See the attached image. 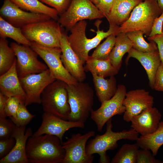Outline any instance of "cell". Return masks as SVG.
<instances>
[{"label": "cell", "instance_id": "cell-2", "mask_svg": "<svg viewBox=\"0 0 163 163\" xmlns=\"http://www.w3.org/2000/svg\"><path fill=\"white\" fill-rule=\"evenodd\" d=\"M101 22V21L98 20L95 23L97 28L96 34L91 39L87 38L86 35L87 23L85 20L78 22L70 30L71 33L67 36L68 41L84 64L89 56L88 53L90 50L97 47L104 38L111 34L116 36L118 34L119 26L111 24H109V28L107 31L101 30L100 25Z\"/></svg>", "mask_w": 163, "mask_h": 163}, {"label": "cell", "instance_id": "cell-26", "mask_svg": "<svg viewBox=\"0 0 163 163\" xmlns=\"http://www.w3.org/2000/svg\"><path fill=\"white\" fill-rule=\"evenodd\" d=\"M136 143L139 148L150 150L154 156L156 155L159 149L163 145V121H161L155 132L146 136H140Z\"/></svg>", "mask_w": 163, "mask_h": 163}, {"label": "cell", "instance_id": "cell-5", "mask_svg": "<svg viewBox=\"0 0 163 163\" xmlns=\"http://www.w3.org/2000/svg\"><path fill=\"white\" fill-rule=\"evenodd\" d=\"M67 90L71 110L69 120L85 123L93 109V88L88 83L78 82L75 85H68Z\"/></svg>", "mask_w": 163, "mask_h": 163}, {"label": "cell", "instance_id": "cell-33", "mask_svg": "<svg viewBox=\"0 0 163 163\" xmlns=\"http://www.w3.org/2000/svg\"><path fill=\"white\" fill-rule=\"evenodd\" d=\"M35 116L29 112L24 103H21L13 122L17 126H26Z\"/></svg>", "mask_w": 163, "mask_h": 163}, {"label": "cell", "instance_id": "cell-36", "mask_svg": "<svg viewBox=\"0 0 163 163\" xmlns=\"http://www.w3.org/2000/svg\"><path fill=\"white\" fill-rule=\"evenodd\" d=\"M162 161L156 159L150 150L142 149L138 151L136 163H161Z\"/></svg>", "mask_w": 163, "mask_h": 163}, {"label": "cell", "instance_id": "cell-3", "mask_svg": "<svg viewBox=\"0 0 163 163\" xmlns=\"http://www.w3.org/2000/svg\"><path fill=\"white\" fill-rule=\"evenodd\" d=\"M112 120L111 118L107 122L105 132L101 135H97L86 146V152L88 155L95 153L99 155L100 163L110 162L106 152L116 148L118 146V141L121 139L136 141L139 137V134L132 128L120 132L113 131Z\"/></svg>", "mask_w": 163, "mask_h": 163}, {"label": "cell", "instance_id": "cell-22", "mask_svg": "<svg viewBox=\"0 0 163 163\" xmlns=\"http://www.w3.org/2000/svg\"><path fill=\"white\" fill-rule=\"evenodd\" d=\"M142 0H114L110 12L106 18L109 24L118 26L128 18L134 8Z\"/></svg>", "mask_w": 163, "mask_h": 163}, {"label": "cell", "instance_id": "cell-15", "mask_svg": "<svg viewBox=\"0 0 163 163\" xmlns=\"http://www.w3.org/2000/svg\"><path fill=\"white\" fill-rule=\"evenodd\" d=\"M85 126L84 123L65 120L44 112L42 115L40 126L32 136H37L43 134L53 135L58 137L62 142L63 137L69 129L74 128L83 129Z\"/></svg>", "mask_w": 163, "mask_h": 163}, {"label": "cell", "instance_id": "cell-13", "mask_svg": "<svg viewBox=\"0 0 163 163\" xmlns=\"http://www.w3.org/2000/svg\"><path fill=\"white\" fill-rule=\"evenodd\" d=\"M10 46L16 57L17 70L19 78L40 73L48 69L46 65L38 59V55L30 46L16 42L11 43Z\"/></svg>", "mask_w": 163, "mask_h": 163}, {"label": "cell", "instance_id": "cell-17", "mask_svg": "<svg viewBox=\"0 0 163 163\" xmlns=\"http://www.w3.org/2000/svg\"><path fill=\"white\" fill-rule=\"evenodd\" d=\"M60 44L61 58L65 68L78 82H83L86 77L84 64L71 47L64 32L60 37Z\"/></svg>", "mask_w": 163, "mask_h": 163}, {"label": "cell", "instance_id": "cell-45", "mask_svg": "<svg viewBox=\"0 0 163 163\" xmlns=\"http://www.w3.org/2000/svg\"><path fill=\"white\" fill-rule=\"evenodd\" d=\"M162 163H163V162H162Z\"/></svg>", "mask_w": 163, "mask_h": 163}, {"label": "cell", "instance_id": "cell-20", "mask_svg": "<svg viewBox=\"0 0 163 163\" xmlns=\"http://www.w3.org/2000/svg\"><path fill=\"white\" fill-rule=\"evenodd\" d=\"M0 90L8 97H16L24 104L26 96L18 74L16 58L10 69L0 75Z\"/></svg>", "mask_w": 163, "mask_h": 163}, {"label": "cell", "instance_id": "cell-28", "mask_svg": "<svg viewBox=\"0 0 163 163\" xmlns=\"http://www.w3.org/2000/svg\"><path fill=\"white\" fill-rule=\"evenodd\" d=\"M0 37H8L18 43L30 46L31 42L24 34L21 28L14 26L0 16Z\"/></svg>", "mask_w": 163, "mask_h": 163}, {"label": "cell", "instance_id": "cell-38", "mask_svg": "<svg viewBox=\"0 0 163 163\" xmlns=\"http://www.w3.org/2000/svg\"><path fill=\"white\" fill-rule=\"evenodd\" d=\"M15 143V140L12 137L0 139V159L4 158L10 152Z\"/></svg>", "mask_w": 163, "mask_h": 163}, {"label": "cell", "instance_id": "cell-31", "mask_svg": "<svg viewBox=\"0 0 163 163\" xmlns=\"http://www.w3.org/2000/svg\"><path fill=\"white\" fill-rule=\"evenodd\" d=\"M132 42L133 47L142 52H149L157 50L156 43L150 40V43L146 42L143 37V33L141 30L128 32L125 33Z\"/></svg>", "mask_w": 163, "mask_h": 163}, {"label": "cell", "instance_id": "cell-16", "mask_svg": "<svg viewBox=\"0 0 163 163\" xmlns=\"http://www.w3.org/2000/svg\"><path fill=\"white\" fill-rule=\"evenodd\" d=\"M154 103L153 97L144 89H138L126 92L123 102L125 108L123 120L126 122H130L133 117L152 107Z\"/></svg>", "mask_w": 163, "mask_h": 163}, {"label": "cell", "instance_id": "cell-1", "mask_svg": "<svg viewBox=\"0 0 163 163\" xmlns=\"http://www.w3.org/2000/svg\"><path fill=\"white\" fill-rule=\"evenodd\" d=\"M26 153L31 163H62L65 154L59 138L48 134L30 137Z\"/></svg>", "mask_w": 163, "mask_h": 163}, {"label": "cell", "instance_id": "cell-44", "mask_svg": "<svg viewBox=\"0 0 163 163\" xmlns=\"http://www.w3.org/2000/svg\"><path fill=\"white\" fill-rule=\"evenodd\" d=\"M156 1L158 5L161 10L163 11V0H155Z\"/></svg>", "mask_w": 163, "mask_h": 163}, {"label": "cell", "instance_id": "cell-23", "mask_svg": "<svg viewBox=\"0 0 163 163\" xmlns=\"http://www.w3.org/2000/svg\"><path fill=\"white\" fill-rule=\"evenodd\" d=\"M95 90L99 101L101 103L112 97L117 89L114 76L106 79L94 73H91Z\"/></svg>", "mask_w": 163, "mask_h": 163}, {"label": "cell", "instance_id": "cell-25", "mask_svg": "<svg viewBox=\"0 0 163 163\" xmlns=\"http://www.w3.org/2000/svg\"><path fill=\"white\" fill-rule=\"evenodd\" d=\"M85 63L84 67L85 71L105 78L114 76L119 71L112 66L109 59L102 60L89 56Z\"/></svg>", "mask_w": 163, "mask_h": 163}, {"label": "cell", "instance_id": "cell-9", "mask_svg": "<svg viewBox=\"0 0 163 163\" xmlns=\"http://www.w3.org/2000/svg\"><path fill=\"white\" fill-rule=\"evenodd\" d=\"M30 47L44 61L53 76L68 85L78 81L66 70L61 60L60 47H49L31 42Z\"/></svg>", "mask_w": 163, "mask_h": 163}, {"label": "cell", "instance_id": "cell-41", "mask_svg": "<svg viewBox=\"0 0 163 163\" xmlns=\"http://www.w3.org/2000/svg\"><path fill=\"white\" fill-rule=\"evenodd\" d=\"M163 25V11L161 14L155 20L149 37H151L162 33Z\"/></svg>", "mask_w": 163, "mask_h": 163}, {"label": "cell", "instance_id": "cell-43", "mask_svg": "<svg viewBox=\"0 0 163 163\" xmlns=\"http://www.w3.org/2000/svg\"><path fill=\"white\" fill-rule=\"evenodd\" d=\"M8 97L0 92V117H6L5 107Z\"/></svg>", "mask_w": 163, "mask_h": 163}, {"label": "cell", "instance_id": "cell-32", "mask_svg": "<svg viewBox=\"0 0 163 163\" xmlns=\"http://www.w3.org/2000/svg\"><path fill=\"white\" fill-rule=\"evenodd\" d=\"M116 41V35L112 34L107 37L106 40L96 47L91 56L102 60L109 59L110 53L114 46Z\"/></svg>", "mask_w": 163, "mask_h": 163}, {"label": "cell", "instance_id": "cell-39", "mask_svg": "<svg viewBox=\"0 0 163 163\" xmlns=\"http://www.w3.org/2000/svg\"><path fill=\"white\" fill-rule=\"evenodd\" d=\"M106 18L111 10L114 0H90Z\"/></svg>", "mask_w": 163, "mask_h": 163}, {"label": "cell", "instance_id": "cell-35", "mask_svg": "<svg viewBox=\"0 0 163 163\" xmlns=\"http://www.w3.org/2000/svg\"><path fill=\"white\" fill-rule=\"evenodd\" d=\"M16 125L6 117H0V139L11 137Z\"/></svg>", "mask_w": 163, "mask_h": 163}, {"label": "cell", "instance_id": "cell-7", "mask_svg": "<svg viewBox=\"0 0 163 163\" xmlns=\"http://www.w3.org/2000/svg\"><path fill=\"white\" fill-rule=\"evenodd\" d=\"M60 25L51 19L22 27V32L30 42L49 47H60V38L62 32Z\"/></svg>", "mask_w": 163, "mask_h": 163}, {"label": "cell", "instance_id": "cell-27", "mask_svg": "<svg viewBox=\"0 0 163 163\" xmlns=\"http://www.w3.org/2000/svg\"><path fill=\"white\" fill-rule=\"evenodd\" d=\"M21 8L29 12L43 14L54 20L58 19L57 11L39 0H10Z\"/></svg>", "mask_w": 163, "mask_h": 163}, {"label": "cell", "instance_id": "cell-12", "mask_svg": "<svg viewBox=\"0 0 163 163\" xmlns=\"http://www.w3.org/2000/svg\"><path fill=\"white\" fill-rule=\"evenodd\" d=\"M26 94V106L33 104H41V94L50 84L56 80L48 69L38 73L30 74L19 78Z\"/></svg>", "mask_w": 163, "mask_h": 163}, {"label": "cell", "instance_id": "cell-24", "mask_svg": "<svg viewBox=\"0 0 163 163\" xmlns=\"http://www.w3.org/2000/svg\"><path fill=\"white\" fill-rule=\"evenodd\" d=\"M116 37V43L109 59L112 66L119 71L121 66L123 57L133 47V44L125 33H119Z\"/></svg>", "mask_w": 163, "mask_h": 163}, {"label": "cell", "instance_id": "cell-8", "mask_svg": "<svg viewBox=\"0 0 163 163\" xmlns=\"http://www.w3.org/2000/svg\"><path fill=\"white\" fill-rule=\"evenodd\" d=\"M104 17L90 0H71L67 9L60 15L58 22L61 26L70 30L80 21Z\"/></svg>", "mask_w": 163, "mask_h": 163}, {"label": "cell", "instance_id": "cell-42", "mask_svg": "<svg viewBox=\"0 0 163 163\" xmlns=\"http://www.w3.org/2000/svg\"><path fill=\"white\" fill-rule=\"evenodd\" d=\"M162 33L151 37H149L148 39L154 42L156 44L161 63L163 64V25Z\"/></svg>", "mask_w": 163, "mask_h": 163}, {"label": "cell", "instance_id": "cell-18", "mask_svg": "<svg viewBox=\"0 0 163 163\" xmlns=\"http://www.w3.org/2000/svg\"><path fill=\"white\" fill-rule=\"evenodd\" d=\"M32 134L31 128L26 129V126H16L11 136L15 140V145L8 155L0 159V163H29L26 155V146L28 138Z\"/></svg>", "mask_w": 163, "mask_h": 163}, {"label": "cell", "instance_id": "cell-30", "mask_svg": "<svg viewBox=\"0 0 163 163\" xmlns=\"http://www.w3.org/2000/svg\"><path fill=\"white\" fill-rule=\"evenodd\" d=\"M139 147L136 143L122 145L112 158L111 163H136L138 151Z\"/></svg>", "mask_w": 163, "mask_h": 163}, {"label": "cell", "instance_id": "cell-14", "mask_svg": "<svg viewBox=\"0 0 163 163\" xmlns=\"http://www.w3.org/2000/svg\"><path fill=\"white\" fill-rule=\"evenodd\" d=\"M0 16L13 26L22 28L51 18L46 15L24 11L10 0H4L0 9Z\"/></svg>", "mask_w": 163, "mask_h": 163}, {"label": "cell", "instance_id": "cell-4", "mask_svg": "<svg viewBox=\"0 0 163 163\" xmlns=\"http://www.w3.org/2000/svg\"><path fill=\"white\" fill-rule=\"evenodd\" d=\"M162 11L155 0H145L133 9L127 20L119 27L118 33L141 30L149 34L155 19Z\"/></svg>", "mask_w": 163, "mask_h": 163}, {"label": "cell", "instance_id": "cell-37", "mask_svg": "<svg viewBox=\"0 0 163 163\" xmlns=\"http://www.w3.org/2000/svg\"><path fill=\"white\" fill-rule=\"evenodd\" d=\"M40 1L55 9L60 15L68 8L71 0H39Z\"/></svg>", "mask_w": 163, "mask_h": 163}, {"label": "cell", "instance_id": "cell-21", "mask_svg": "<svg viewBox=\"0 0 163 163\" xmlns=\"http://www.w3.org/2000/svg\"><path fill=\"white\" fill-rule=\"evenodd\" d=\"M136 59L145 70L149 80L150 87L153 89L156 72L161 63L158 49L149 52H142L132 48L128 52L126 60L128 64L130 58Z\"/></svg>", "mask_w": 163, "mask_h": 163}, {"label": "cell", "instance_id": "cell-34", "mask_svg": "<svg viewBox=\"0 0 163 163\" xmlns=\"http://www.w3.org/2000/svg\"><path fill=\"white\" fill-rule=\"evenodd\" d=\"M21 103H23L16 97H8L5 107V113L6 117H9L13 122L15 119L17 113Z\"/></svg>", "mask_w": 163, "mask_h": 163}, {"label": "cell", "instance_id": "cell-10", "mask_svg": "<svg viewBox=\"0 0 163 163\" xmlns=\"http://www.w3.org/2000/svg\"><path fill=\"white\" fill-rule=\"evenodd\" d=\"M126 93V86L123 84H119L116 92L112 97L101 103L97 109L92 110L91 117L96 124L98 131L101 132L105 124L112 117L124 113L125 108L123 102Z\"/></svg>", "mask_w": 163, "mask_h": 163}, {"label": "cell", "instance_id": "cell-11", "mask_svg": "<svg viewBox=\"0 0 163 163\" xmlns=\"http://www.w3.org/2000/svg\"><path fill=\"white\" fill-rule=\"evenodd\" d=\"M95 133L92 130L83 134H73L67 140L62 142V146L65 154L62 163H92L94 156L87 154L86 144Z\"/></svg>", "mask_w": 163, "mask_h": 163}, {"label": "cell", "instance_id": "cell-19", "mask_svg": "<svg viewBox=\"0 0 163 163\" xmlns=\"http://www.w3.org/2000/svg\"><path fill=\"white\" fill-rule=\"evenodd\" d=\"M161 117V114L156 108L150 107L132 117L131 127L141 136L149 135L157 129Z\"/></svg>", "mask_w": 163, "mask_h": 163}, {"label": "cell", "instance_id": "cell-6", "mask_svg": "<svg viewBox=\"0 0 163 163\" xmlns=\"http://www.w3.org/2000/svg\"><path fill=\"white\" fill-rule=\"evenodd\" d=\"M68 84L56 79L45 88L41 95L44 112L69 120L71 110L68 101Z\"/></svg>", "mask_w": 163, "mask_h": 163}, {"label": "cell", "instance_id": "cell-40", "mask_svg": "<svg viewBox=\"0 0 163 163\" xmlns=\"http://www.w3.org/2000/svg\"><path fill=\"white\" fill-rule=\"evenodd\" d=\"M153 89L163 92V64L161 62L155 75Z\"/></svg>", "mask_w": 163, "mask_h": 163}, {"label": "cell", "instance_id": "cell-29", "mask_svg": "<svg viewBox=\"0 0 163 163\" xmlns=\"http://www.w3.org/2000/svg\"><path fill=\"white\" fill-rule=\"evenodd\" d=\"M14 50L9 46L6 38L0 39V75L8 70L16 59Z\"/></svg>", "mask_w": 163, "mask_h": 163}]
</instances>
